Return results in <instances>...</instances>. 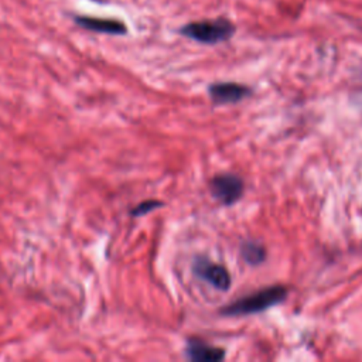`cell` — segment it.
Returning a JSON list of instances; mask_svg holds the SVG:
<instances>
[{
	"mask_svg": "<svg viewBox=\"0 0 362 362\" xmlns=\"http://www.w3.org/2000/svg\"><path fill=\"white\" fill-rule=\"evenodd\" d=\"M239 252H240L242 259L250 266L262 264L267 256V252H266V247L263 246V243L259 240H255V239L243 240L240 243Z\"/></svg>",
	"mask_w": 362,
	"mask_h": 362,
	"instance_id": "cell-8",
	"label": "cell"
},
{
	"mask_svg": "<svg viewBox=\"0 0 362 362\" xmlns=\"http://www.w3.org/2000/svg\"><path fill=\"white\" fill-rule=\"evenodd\" d=\"M287 294H288V288L286 286H281V284L269 286L249 296H245L232 301L230 304L221 308L219 314L225 317H240V315L262 313L264 310H269L283 303L287 298Z\"/></svg>",
	"mask_w": 362,
	"mask_h": 362,
	"instance_id": "cell-1",
	"label": "cell"
},
{
	"mask_svg": "<svg viewBox=\"0 0 362 362\" xmlns=\"http://www.w3.org/2000/svg\"><path fill=\"white\" fill-rule=\"evenodd\" d=\"M164 205L163 201H158V199H147V201H143L140 204H137L134 208L130 209V215L132 216H141V215H146L148 214L150 211H154L157 208H161Z\"/></svg>",
	"mask_w": 362,
	"mask_h": 362,
	"instance_id": "cell-9",
	"label": "cell"
},
{
	"mask_svg": "<svg viewBox=\"0 0 362 362\" xmlns=\"http://www.w3.org/2000/svg\"><path fill=\"white\" fill-rule=\"evenodd\" d=\"M180 31L182 35L192 38L198 42L218 44L229 40L233 35L235 25L225 18H218V20L189 23L184 25Z\"/></svg>",
	"mask_w": 362,
	"mask_h": 362,
	"instance_id": "cell-2",
	"label": "cell"
},
{
	"mask_svg": "<svg viewBox=\"0 0 362 362\" xmlns=\"http://www.w3.org/2000/svg\"><path fill=\"white\" fill-rule=\"evenodd\" d=\"M250 93V88L236 82H215L208 86V95L215 105L238 103Z\"/></svg>",
	"mask_w": 362,
	"mask_h": 362,
	"instance_id": "cell-5",
	"label": "cell"
},
{
	"mask_svg": "<svg viewBox=\"0 0 362 362\" xmlns=\"http://www.w3.org/2000/svg\"><path fill=\"white\" fill-rule=\"evenodd\" d=\"M192 270L199 279H202L204 281L209 283L211 286H214L221 291H228L230 287L232 279L229 272L222 264L214 263L206 257L198 256L194 260Z\"/></svg>",
	"mask_w": 362,
	"mask_h": 362,
	"instance_id": "cell-4",
	"label": "cell"
},
{
	"mask_svg": "<svg viewBox=\"0 0 362 362\" xmlns=\"http://www.w3.org/2000/svg\"><path fill=\"white\" fill-rule=\"evenodd\" d=\"M185 355L195 362H218L225 358V349L212 346L201 339H188L185 346Z\"/></svg>",
	"mask_w": 362,
	"mask_h": 362,
	"instance_id": "cell-6",
	"label": "cell"
},
{
	"mask_svg": "<svg viewBox=\"0 0 362 362\" xmlns=\"http://www.w3.org/2000/svg\"><path fill=\"white\" fill-rule=\"evenodd\" d=\"M76 23L90 31L106 33V34H124L126 25L117 20L107 18H95V17H78Z\"/></svg>",
	"mask_w": 362,
	"mask_h": 362,
	"instance_id": "cell-7",
	"label": "cell"
},
{
	"mask_svg": "<svg viewBox=\"0 0 362 362\" xmlns=\"http://www.w3.org/2000/svg\"><path fill=\"white\" fill-rule=\"evenodd\" d=\"M209 191L218 202L230 206L242 198L245 191V182L238 174L221 173L211 178Z\"/></svg>",
	"mask_w": 362,
	"mask_h": 362,
	"instance_id": "cell-3",
	"label": "cell"
}]
</instances>
